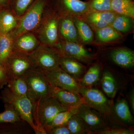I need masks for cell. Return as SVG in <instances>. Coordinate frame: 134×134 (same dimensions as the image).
<instances>
[{"label":"cell","instance_id":"obj_1","mask_svg":"<svg viewBox=\"0 0 134 134\" xmlns=\"http://www.w3.org/2000/svg\"><path fill=\"white\" fill-rule=\"evenodd\" d=\"M68 109L52 96L41 99L32 103L34 121L40 134H46L45 128L57 114Z\"/></svg>","mask_w":134,"mask_h":134},{"label":"cell","instance_id":"obj_2","mask_svg":"<svg viewBox=\"0 0 134 134\" xmlns=\"http://www.w3.org/2000/svg\"><path fill=\"white\" fill-rule=\"evenodd\" d=\"M23 77L28 87L26 96L32 103L52 96L50 83L43 71L34 68L27 71Z\"/></svg>","mask_w":134,"mask_h":134},{"label":"cell","instance_id":"obj_3","mask_svg":"<svg viewBox=\"0 0 134 134\" xmlns=\"http://www.w3.org/2000/svg\"><path fill=\"white\" fill-rule=\"evenodd\" d=\"M3 102L12 106L22 120L26 121L33 129L36 134H40L34 121L32 116V103L27 96H18L5 87L1 93Z\"/></svg>","mask_w":134,"mask_h":134},{"label":"cell","instance_id":"obj_4","mask_svg":"<svg viewBox=\"0 0 134 134\" xmlns=\"http://www.w3.org/2000/svg\"><path fill=\"white\" fill-rule=\"evenodd\" d=\"M50 0H34L21 17L12 35L16 38L23 34L30 32L41 24L43 12Z\"/></svg>","mask_w":134,"mask_h":134},{"label":"cell","instance_id":"obj_5","mask_svg":"<svg viewBox=\"0 0 134 134\" xmlns=\"http://www.w3.org/2000/svg\"><path fill=\"white\" fill-rule=\"evenodd\" d=\"M34 68L46 72L59 66L61 55L55 48L40 45L29 54Z\"/></svg>","mask_w":134,"mask_h":134},{"label":"cell","instance_id":"obj_6","mask_svg":"<svg viewBox=\"0 0 134 134\" xmlns=\"http://www.w3.org/2000/svg\"><path fill=\"white\" fill-rule=\"evenodd\" d=\"M79 94L81 96L84 103L105 117L109 116L112 103L102 91L92 87L81 86Z\"/></svg>","mask_w":134,"mask_h":134},{"label":"cell","instance_id":"obj_7","mask_svg":"<svg viewBox=\"0 0 134 134\" xmlns=\"http://www.w3.org/2000/svg\"><path fill=\"white\" fill-rule=\"evenodd\" d=\"M4 67L8 80L23 76L34 68L29 55L14 52L7 60Z\"/></svg>","mask_w":134,"mask_h":134},{"label":"cell","instance_id":"obj_8","mask_svg":"<svg viewBox=\"0 0 134 134\" xmlns=\"http://www.w3.org/2000/svg\"><path fill=\"white\" fill-rule=\"evenodd\" d=\"M76 114L83 121L88 133L94 134L108 127L104 116L84 103L78 107Z\"/></svg>","mask_w":134,"mask_h":134},{"label":"cell","instance_id":"obj_9","mask_svg":"<svg viewBox=\"0 0 134 134\" xmlns=\"http://www.w3.org/2000/svg\"><path fill=\"white\" fill-rule=\"evenodd\" d=\"M53 48L56 49L61 56L72 58L80 62L89 63L94 59L93 54L81 43L63 40L58 41Z\"/></svg>","mask_w":134,"mask_h":134},{"label":"cell","instance_id":"obj_10","mask_svg":"<svg viewBox=\"0 0 134 134\" xmlns=\"http://www.w3.org/2000/svg\"><path fill=\"white\" fill-rule=\"evenodd\" d=\"M44 72L50 84L79 93L81 86L78 80L65 72L59 66L50 71Z\"/></svg>","mask_w":134,"mask_h":134},{"label":"cell","instance_id":"obj_11","mask_svg":"<svg viewBox=\"0 0 134 134\" xmlns=\"http://www.w3.org/2000/svg\"><path fill=\"white\" fill-rule=\"evenodd\" d=\"M59 17L51 14L45 20L39 32V38L42 44L54 47L59 41Z\"/></svg>","mask_w":134,"mask_h":134},{"label":"cell","instance_id":"obj_12","mask_svg":"<svg viewBox=\"0 0 134 134\" xmlns=\"http://www.w3.org/2000/svg\"><path fill=\"white\" fill-rule=\"evenodd\" d=\"M117 14L113 11H97L90 10L79 17L86 23L93 30L111 25Z\"/></svg>","mask_w":134,"mask_h":134},{"label":"cell","instance_id":"obj_13","mask_svg":"<svg viewBox=\"0 0 134 134\" xmlns=\"http://www.w3.org/2000/svg\"><path fill=\"white\" fill-rule=\"evenodd\" d=\"M50 89L51 96L68 109L77 108L84 103L79 93L60 88L50 84Z\"/></svg>","mask_w":134,"mask_h":134},{"label":"cell","instance_id":"obj_14","mask_svg":"<svg viewBox=\"0 0 134 134\" xmlns=\"http://www.w3.org/2000/svg\"><path fill=\"white\" fill-rule=\"evenodd\" d=\"M59 33L63 40L81 43L73 16L65 13L59 17Z\"/></svg>","mask_w":134,"mask_h":134},{"label":"cell","instance_id":"obj_15","mask_svg":"<svg viewBox=\"0 0 134 134\" xmlns=\"http://www.w3.org/2000/svg\"><path fill=\"white\" fill-rule=\"evenodd\" d=\"M58 8L72 16H81L90 10L86 2L81 0H53Z\"/></svg>","mask_w":134,"mask_h":134},{"label":"cell","instance_id":"obj_16","mask_svg":"<svg viewBox=\"0 0 134 134\" xmlns=\"http://www.w3.org/2000/svg\"><path fill=\"white\" fill-rule=\"evenodd\" d=\"M14 41L13 52L29 55L39 46L36 36L30 32L23 34Z\"/></svg>","mask_w":134,"mask_h":134},{"label":"cell","instance_id":"obj_17","mask_svg":"<svg viewBox=\"0 0 134 134\" xmlns=\"http://www.w3.org/2000/svg\"><path fill=\"white\" fill-rule=\"evenodd\" d=\"M111 114L113 115L116 119L123 125L131 126L134 124L133 117L130 112L128 103L125 99L117 100L113 105Z\"/></svg>","mask_w":134,"mask_h":134},{"label":"cell","instance_id":"obj_18","mask_svg":"<svg viewBox=\"0 0 134 134\" xmlns=\"http://www.w3.org/2000/svg\"><path fill=\"white\" fill-rule=\"evenodd\" d=\"M111 59L115 64L124 68L130 69L134 66V52L125 48H116L110 53Z\"/></svg>","mask_w":134,"mask_h":134},{"label":"cell","instance_id":"obj_19","mask_svg":"<svg viewBox=\"0 0 134 134\" xmlns=\"http://www.w3.org/2000/svg\"><path fill=\"white\" fill-rule=\"evenodd\" d=\"M59 66L65 72L78 80L86 71V67L77 60L61 56Z\"/></svg>","mask_w":134,"mask_h":134},{"label":"cell","instance_id":"obj_20","mask_svg":"<svg viewBox=\"0 0 134 134\" xmlns=\"http://www.w3.org/2000/svg\"><path fill=\"white\" fill-rule=\"evenodd\" d=\"M33 132L31 126L23 120L0 123V134H29Z\"/></svg>","mask_w":134,"mask_h":134},{"label":"cell","instance_id":"obj_21","mask_svg":"<svg viewBox=\"0 0 134 134\" xmlns=\"http://www.w3.org/2000/svg\"><path fill=\"white\" fill-rule=\"evenodd\" d=\"M100 83L104 93L108 98L112 99L115 97L118 92V84L111 72L105 70L100 79Z\"/></svg>","mask_w":134,"mask_h":134},{"label":"cell","instance_id":"obj_22","mask_svg":"<svg viewBox=\"0 0 134 134\" xmlns=\"http://www.w3.org/2000/svg\"><path fill=\"white\" fill-rule=\"evenodd\" d=\"M14 38L10 33H2L0 32V62L3 67L7 60L13 52Z\"/></svg>","mask_w":134,"mask_h":134},{"label":"cell","instance_id":"obj_23","mask_svg":"<svg viewBox=\"0 0 134 134\" xmlns=\"http://www.w3.org/2000/svg\"><path fill=\"white\" fill-rule=\"evenodd\" d=\"M101 68L98 64H94L83 75L78 81L80 86L92 87L96 84L100 79Z\"/></svg>","mask_w":134,"mask_h":134},{"label":"cell","instance_id":"obj_24","mask_svg":"<svg viewBox=\"0 0 134 134\" xmlns=\"http://www.w3.org/2000/svg\"><path fill=\"white\" fill-rule=\"evenodd\" d=\"M73 18L80 41L85 44H91L93 41V33L91 28L79 17L73 16Z\"/></svg>","mask_w":134,"mask_h":134},{"label":"cell","instance_id":"obj_25","mask_svg":"<svg viewBox=\"0 0 134 134\" xmlns=\"http://www.w3.org/2000/svg\"><path fill=\"white\" fill-rule=\"evenodd\" d=\"M113 12L134 18V2L133 0H111Z\"/></svg>","mask_w":134,"mask_h":134},{"label":"cell","instance_id":"obj_26","mask_svg":"<svg viewBox=\"0 0 134 134\" xmlns=\"http://www.w3.org/2000/svg\"><path fill=\"white\" fill-rule=\"evenodd\" d=\"M18 23L16 17L10 11L2 10L0 11V32L9 33L15 29Z\"/></svg>","mask_w":134,"mask_h":134},{"label":"cell","instance_id":"obj_27","mask_svg":"<svg viewBox=\"0 0 134 134\" xmlns=\"http://www.w3.org/2000/svg\"><path fill=\"white\" fill-rule=\"evenodd\" d=\"M111 26L120 33H127L133 29L134 18L117 14Z\"/></svg>","mask_w":134,"mask_h":134},{"label":"cell","instance_id":"obj_28","mask_svg":"<svg viewBox=\"0 0 134 134\" xmlns=\"http://www.w3.org/2000/svg\"><path fill=\"white\" fill-rule=\"evenodd\" d=\"M96 31L97 40L101 43L113 42L120 39L122 37L121 34L111 25L103 27Z\"/></svg>","mask_w":134,"mask_h":134},{"label":"cell","instance_id":"obj_29","mask_svg":"<svg viewBox=\"0 0 134 134\" xmlns=\"http://www.w3.org/2000/svg\"><path fill=\"white\" fill-rule=\"evenodd\" d=\"M7 85L10 91L15 95L18 96L27 95L28 87L23 76L9 80Z\"/></svg>","mask_w":134,"mask_h":134},{"label":"cell","instance_id":"obj_30","mask_svg":"<svg viewBox=\"0 0 134 134\" xmlns=\"http://www.w3.org/2000/svg\"><path fill=\"white\" fill-rule=\"evenodd\" d=\"M77 112V108H71L58 113L45 130L48 128L66 125L70 118Z\"/></svg>","mask_w":134,"mask_h":134},{"label":"cell","instance_id":"obj_31","mask_svg":"<svg viewBox=\"0 0 134 134\" xmlns=\"http://www.w3.org/2000/svg\"><path fill=\"white\" fill-rule=\"evenodd\" d=\"M67 126L71 134H83L88 133L83 121L76 114L70 118L67 122Z\"/></svg>","mask_w":134,"mask_h":134},{"label":"cell","instance_id":"obj_32","mask_svg":"<svg viewBox=\"0 0 134 134\" xmlns=\"http://www.w3.org/2000/svg\"><path fill=\"white\" fill-rule=\"evenodd\" d=\"M4 108V111L0 113V123L15 122L22 120L12 106L5 103Z\"/></svg>","mask_w":134,"mask_h":134},{"label":"cell","instance_id":"obj_33","mask_svg":"<svg viewBox=\"0 0 134 134\" xmlns=\"http://www.w3.org/2000/svg\"><path fill=\"white\" fill-rule=\"evenodd\" d=\"M90 10L97 11H113L111 0H86Z\"/></svg>","mask_w":134,"mask_h":134},{"label":"cell","instance_id":"obj_34","mask_svg":"<svg viewBox=\"0 0 134 134\" xmlns=\"http://www.w3.org/2000/svg\"><path fill=\"white\" fill-rule=\"evenodd\" d=\"M34 0H11L15 12L18 16L23 15Z\"/></svg>","mask_w":134,"mask_h":134},{"label":"cell","instance_id":"obj_35","mask_svg":"<svg viewBox=\"0 0 134 134\" xmlns=\"http://www.w3.org/2000/svg\"><path fill=\"white\" fill-rule=\"evenodd\" d=\"M134 133L133 130L128 129L122 128H111L109 127L105 129L96 132L94 134H133Z\"/></svg>","mask_w":134,"mask_h":134},{"label":"cell","instance_id":"obj_36","mask_svg":"<svg viewBox=\"0 0 134 134\" xmlns=\"http://www.w3.org/2000/svg\"><path fill=\"white\" fill-rule=\"evenodd\" d=\"M45 131L46 134H71L67 125L48 128Z\"/></svg>","mask_w":134,"mask_h":134},{"label":"cell","instance_id":"obj_37","mask_svg":"<svg viewBox=\"0 0 134 134\" xmlns=\"http://www.w3.org/2000/svg\"><path fill=\"white\" fill-rule=\"evenodd\" d=\"M8 79L7 76L5 68L0 62V90L4 88L7 84Z\"/></svg>","mask_w":134,"mask_h":134},{"label":"cell","instance_id":"obj_38","mask_svg":"<svg viewBox=\"0 0 134 134\" xmlns=\"http://www.w3.org/2000/svg\"><path fill=\"white\" fill-rule=\"evenodd\" d=\"M129 103L132 112H134V90L132 89L129 96Z\"/></svg>","mask_w":134,"mask_h":134},{"label":"cell","instance_id":"obj_39","mask_svg":"<svg viewBox=\"0 0 134 134\" xmlns=\"http://www.w3.org/2000/svg\"><path fill=\"white\" fill-rule=\"evenodd\" d=\"M11 0H0V6H5L11 3Z\"/></svg>","mask_w":134,"mask_h":134}]
</instances>
